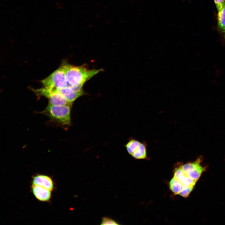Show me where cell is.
<instances>
[{
	"label": "cell",
	"mask_w": 225,
	"mask_h": 225,
	"mask_svg": "<svg viewBox=\"0 0 225 225\" xmlns=\"http://www.w3.org/2000/svg\"><path fill=\"white\" fill-rule=\"evenodd\" d=\"M72 104L62 106L48 104L40 113L47 116L51 121L62 128H67L71 124V108Z\"/></svg>",
	"instance_id": "2"
},
{
	"label": "cell",
	"mask_w": 225,
	"mask_h": 225,
	"mask_svg": "<svg viewBox=\"0 0 225 225\" xmlns=\"http://www.w3.org/2000/svg\"><path fill=\"white\" fill-rule=\"evenodd\" d=\"M194 187V186H183L179 195L183 198H187L192 191Z\"/></svg>",
	"instance_id": "14"
},
{
	"label": "cell",
	"mask_w": 225,
	"mask_h": 225,
	"mask_svg": "<svg viewBox=\"0 0 225 225\" xmlns=\"http://www.w3.org/2000/svg\"><path fill=\"white\" fill-rule=\"evenodd\" d=\"M147 146L145 142H141L131 156L137 159H147Z\"/></svg>",
	"instance_id": "11"
},
{
	"label": "cell",
	"mask_w": 225,
	"mask_h": 225,
	"mask_svg": "<svg viewBox=\"0 0 225 225\" xmlns=\"http://www.w3.org/2000/svg\"><path fill=\"white\" fill-rule=\"evenodd\" d=\"M202 160V157H200L195 161L181 165L180 167L187 175L197 182L205 170V168L201 165Z\"/></svg>",
	"instance_id": "4"
},
{
	"label": "cell",
	"mask_w": 225,
	"mask_h": 225,
	"mask_svg": "<svg viewBox=\"0 0 225 225\" xmlns=\"http://www.w3.org/2000/svg\"><path fill=\"white\" fill-rule=\"evenodd\" d=\"M173 177L180 182L183 186L194 187L196 182L187 175L183 172L180 166L175 169Z\"/></svg>",
	"instance_id": "7"
},
{
	"label": "cell",
	"mask_w": 225,
	"mask_h": 225,
	"mask_svg": "<svg viewBox=\"0 0 225 225\" xmlns=\"http://www.w3.org/2000/svg\"><path fill=\"white\" fill-rule=\"evenodd\" d=\"M32 191L35 197L38 200L42 202H47L51 197V190L43 187L32 185Z\"/></svg>",
	"instance_id": "5"
},
{
	"label": "cell",
	"mask_w": 225,
	"mask_h": 225,
	"mask_svg": "<svg viewBox=\"0 0 225 225\" xmlns=\"http://www.w3.org/2000/svg\"><path fill=\"white\" fill-rule=\"evenodd\" d=\"M58 91L63 96L68 102L71 103L84 93L83 91L76 92L71 87L68 86Z\"/></svg>",
	"instance_id": "8"
},
{
	"label": "cell",
	"mask_w": 225,
	"mask_h": 225,
	"mask_svg": "<svg viewBox=\"0 0 225 225\" xmlns=\"http://www.w3.org/2000/svg\"><path fill=\"white\" fill-rule=\"evenodd\" d=\"M48 104L57 106H62L72 103L68 102L60 93L58 91L51 94L48 98Z\"/></svg>",
	"instance_id": "9"
},
{
	"label": "cell",
	"mask_w": 225,
	"mask_h": 225,
	"mask_svg": "<svg viewBox=\"0 0 225 225\" xmlns=\"http://www.w3.org/2000/svg\"><path fill=\"white\" fill-rule=\"evenodd\" d=\"M218 12V29L225 40V3L221 10Z\"/></svg>",
	"instance_id": "10"
},
{
	"label": "cell",
	"mask_w": 225,
	"mask_h": 225,
	"mask_svg": "<svg viewBox=\"0 0 225 225\" xmlns=\"http://www.w3.org/2000/svg\"><path fill=\"white\" fill-rule=\"evenodd\" d=\"M61 65L65 70L68 86L83 85L86 82L103 71L102 69H90L85 65L76 66L65 61L62 63Z\"/></svg>",
	"instance_id": "1"
},
{
	"label": "cell",
	"mask_w": 225,
	"mask_h": 225,
	"mask_svg": "<svg viewBox=\"0 0 225 225\" xmlns=\"http://www.w3.org/2000/svg\"><path fill=\"white\" fill-rule=\"evenodd\" d=\"M169 188L175 195H179L183 187V185L178 180L173 177L169 182Z\"/></svg>",
	"instance_id": "12"
},
{
	"label": "cell",
	"mask_w": 225,
	"mask_h": 225,
	"mask_svg": "<svg viewBox=\"0 0 225 225\" xmlns=\"http://www.w3.org/2000/svg\"><path fill=\"white\" fill-rule=\"evenodd\" d=\"M218 12L220 11L222 8L225 3V0H213Z\"/></svg>",
	"instance_id": "16"
},
{
	"label": "cell",
	"mask_w": 225,
	"mask_h": 225,
	"mask_svg": "<svg viewBox=\"0 0 225 225\" xmlns=\"http://www.w3.org/2000/svg\"><path fill=\"white\" fill-rule=\"evenodd\" d=\"M41 82L44 87L57 91L66 87L68 82L64 68L61 65Z\"/></svg>",
	"instance_id": "3"
},
{
	"label": "cell",
	"mask_w": 225,
	"mask_h": 225,
	"mask_svg": "<svg viewBox=\"0 0 225 225\" xmlns=\"http://www.w3.org/2000/svg\"><path fill=\"white\" fill-rule=\"evenodd\" d=\"M32 185L40 186L52 191L54 187L52 179L47 175L42 174L37 175L33 177Z\"/></svg>",
	"instance_id": "6"
},
{
	"label": "cell",
	"mask_w": 225,
	"mask_h": 225,
	"mask_svg": "<svg viewBox=\"0 0 225 225\" xmlns=\"http://www.w3.org/2000/svg\"><path fill=\"white\" fill-rule=\"evenodd\" d=\"M101 225H118L116 221L108 217H104L102 218Z\"/></svg>",
	"instance_id": "15"
},
{
	"label": "cell",
	"mask_w": 225,
	"mask_h": 225,
	"mask_svg": "<svg viewBox=\"0 0 225 225\" xmlns=\"http://www.w3.org/2000/svg\"><path fill=\"white\" fill-rule=\"evenodd\" d=\"M141 142L135 139H130L125 145V147L128 153L131 155Z\"/></svg>",
	"instance_id": "13"
}]
</instances>
